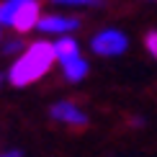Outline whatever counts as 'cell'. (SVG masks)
I'll return each mask as SVG.
<instances>
[{
	"label": "cell",
	"instance_id": "6da1fadb",
	"mask_svg": "<svg viewBox=\"0 0 157 157\" xmlns=\"http://www.w3.org/2000/svg\"><path fill=\"white\" fill-rule=\"evenodd\" d=\"M54 59H57L54 57V47H52L49 41H34L31 47H26L21 52V57H18L16 62H13V67L8 72L10 85L26 88V85L41 80V77L52 70Z\"/></svg>",
	"mask_w": 157,
	"mask_h": 157
},
{
	"label": "cell",
	"instance_id": "7a4b0ae2",
	"mask_svg": "<svg viewBox=\"0 0 157 157\" xmlns=\"http://www.w3.org/2000/svg\"><path fill=\"white\" fill-rule=\"evenodd\" d=\"M126 47H129L126 36L116 29H106V31L93 36V52L101 57H116L121 52H126Z\"/></svg>",
	"mask_w": 157,
	"mask_h": 157
},
{
	"label": "cell",
	"instance_id": "3957f363",
	"mask_svg": "<svg viewBox=\"0 0 157 157\" xmlns=\"http://www.w3.org/2000/svg\"><path fill=\"white\" fill-rule=\"evenodd\" d=\"M39 18H41V8H39V0H23L18 5L16 16H13L10 26L18 31V34H29L31 29H36Z\"/></svg>",
	"mask_w": 157,
	"mask_h": 157
},
{
	"label": "cell",
	"instance_id": "277c9868",
	"mask_svg": "<svg viewBox=\"0 0 157 157\" xmlns=\"http://www.w3.org/2000/svg\"><path fill=\"white\" fill-rule=\"evenodd\" d=\"M49 116H52V119H57V121H62V124H70V126H85V124H88V116H85L72 101L54 103L52 111H49Z\"/></svg>",
	"mask_w": 157,
	"mask_h": 157
},
{
	"label": "cell",
	"instance_id": "5b68a950",
	"mask_svg": "<svg viewBox=\"0 0 157 157\" xmlns=\"http://www.w3.org/2000/svg\"><path fill=\"white\" fill-rule=\"evenodd\" d=\"M77 26H80V21L72 16H44V18H39L36 29L44 31V34H70Z\"/></svg>",
	"mask_w": 157,
	"mask_h": 157
},
{
	"label": "cell",
	"instance_id": "8992f818",
	"mask_svg": "<svg viewBox=\"0 0 157 157\" xmlns=\"http://www.w3.org/2000/svg\"><path fill=\"white\" fill-rule=\"evenodd\" d=\"M52 47H54V57H57L62 64H64V62H70V59H75V57H80L77 41H75V39H70V36H62L59 41L52 44Z\"/></svg>",
	"mask_w": 157,
	"mask_h": 157
},
{
	"label": "cell",
	"instance_id": "52a82bcc",
	"mask_svg": "<svg viewBox=\"0 0 157 157\" xmlns=\"http://www.w3.org/2000/svg\"><path fill=\"white\" fill-rule=\"evenodd\" d=\"M62 67H64V77H67L70 82H80L82 77L88 75V62H85L82 57H75V59L64 62Z\"/></svg>",
	"mask_w": 157,
	"mask_h": 157
},
{
	"label": "cell",
	"instance_id": "ba28073f",
	"mask_svg": "<svg viewBox=\"0 0 157 157\" xmlns=\"http://www.w3.org/2000/svg\"><path fill=\"white\" fill-rule=\"evenodd\" d=\"M21 3L23 0H3V3H0V23L10 26V21H13V16H16V10H18Z\"/></svg>",
	"mask_w": 157,
	"mask_h": 157
},
{
	"label": "cell",
	"instance_id": "9c48e42d",
	"mask_svg": "<svg viewBox=\"0 0 157 157\" xmlns=\"http://www.w3.org/2000/svg\"><path fill=\"white\" fill-rule=\"evenodd\" d=\"M144 47L147 52L157 59V31H147V36H144Z\"/></svg>",
	"mask_w": 157,
	"mask_h": 157
},
{
	"label": "cell",
	"instance_id": "30bf717a",
	"mask_svg": "<svg viewBox=\"0 0 157 157\" xmlns=\"http://www.w3.org/2000/svg\"><path fill=\"white\" fill-rule=\"evenodd\" d=\"M54 3H62V5H101L103 0H54Z\"/></svg>",
	"mask_w": 157,
	"mask_h": 157
},
{
	"label": "cell",
	"instance_id": "8fae6325",
	"mask_svg": "<svg viewBox=\"0 0 157 157\" xmlns=\"http://www.w3.org/2000/svg\"><path fill=\"white\" fill-rule=\"evenodd\" d=\"M21 49H23V44H21V41H10V44H5V49H3V52H5V54H16V52H21Z\"/></svg>",
	"mask_w": 157,
	"mask_h": 157
},
{
	"label": "cell",
	"instance_id": "7c38bea8",
	"mask_svg": "<svg viewBox=\"0 0 157 157\" xmlns=\"http://www.w3.org/2000/svg\"><path fill=\"white\" fill-rule=\"evenodd\" d=\"M0 157H23L21 149H10V152H0Z\"/></svg>",
	"mask_w": 157,
	"mask_h": 157
},
{
	"label": "cell",
	"instance_id": "4fadbf2b",
	"mask_svg": "<svg viewBox=\"0 0 157 157\" xmlns=\"http://www.w3.org/2000/svg\"><path fill=\"white\" fill-rule=\"evenodd\" d=\"M0 85H3V75H0Z\"/></svg>",
	"mask_w": 157,
	"mask_h": 157
}]
</instances>
